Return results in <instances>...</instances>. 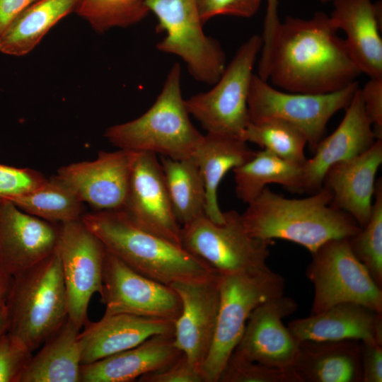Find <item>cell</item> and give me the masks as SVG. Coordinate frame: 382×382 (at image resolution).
Returning a JSON list of instances; mask_svg holds the SVG:
<instances>
[{"label":"cell","instance_id":"42","mask_svg":"<svg viewBox=\"0 0 382 382\" xmlns=\"http://www.w3.org/2000/svg\"><path fill=\"white\" fill-rule=\"evenodd\" d=\"M278 0H267V8L264 21L262 47L258 63V69L263 70L266 67L270 56L272 43L281 23L278 16Z\"/></svg>","mask_w":382,"mask_h":382},{"label":"cell","instance_id":"18","mask_svg":"<svg viewBox=\"0 0 382 382\" xmlns=\"http://www.w3.org/2000/svg\"><path fill=\"white\" fill-rule=\"evenodd\" d=\"M59 228L0 198V270L13 277L48 257L57 248Z\"/></svg>","mask_w":382,"mask_h":382},{"label":"cell","instance_id":"6","mask_svg":"<svg viewBox=\"0 0 382 382\" xmlns=\"http://www.w3.org/2000/svg\"><path fill=\"white\" fill-rule=\"evenodd\" d=\"M283 277L268 270L219 274L220 303L215 333L203 364L204 382H218L221 372L244 332L253 311L262 303L284 294Z\"/></svg>","mask_w":382,"mask_h":382},{"label":"cell","instance_id":"26","mask_svg":"<svg viewBox=\"0 0 382 382\" xmlns=\"http://www.w3.org/2000/svg\"><path fill=\"white\" fill-rule=\"evenodd\" d=\"M255 151L243 140L227 135L207 133L192 158L197 165L205 187V216L221 224L224 212L219 205L217 190L226 173L251 159Z\"/></svg>","mask_w":382,"mask_h":382},{"label":"cell","instance_id":"25","mask_svg":"<svg viewBox=\"0 0 382 382\" xmlns=\"http://www.w3.org/2000/svg\"><path fill=\"white\" fill-rule=\"evenodd\" d=\"M300 382H362L361 342H299L292 366Z\"/></svg>","mask_w":382,"mask_h":382},{"label":"cell","instance_id":"14","mask_svg":"<svg viewBox=\"0 0 382 382\" xmlns=\"http://www.w3.org/2000/svg\"><path fill=\"white\" fill-rule=\"evenodd\" d=\"M137 154L121 149L100 151L93 161L60 167L56 175L94 211L121 209Z\"/></svg>","mask_w":382,"mask_h":382},{"label":"cell","instance_id":"7","mask_svg":"<svg viewBox=\"0 0 382 382\" xmlns=\"http://www.w3.org/2000/svg\"><path fill=\"white\" fill-rule=\"evenodd\" d=\"M262 47V36H250L239 47L212 88L185 100L190 115L201 124L207 133L241 139L250 123L248 98L254 66Z\"/></svg>","mask_w":382,"mask_h":382},{"label":"cell","instance_id":"28","mask_svg":"<svg viewBox=\"0 0 382 382\" xmlns=\"http://www.w3.org/2000/svg\"><path fill=\"white\" fill-rule=\"evenodd\" d=\"M79 0H36L0 35V52L23 56L32 51L59 21L75 11Z\"/></svg>","mask_w":382,"mask_h":382},{"label":"cell","instance_id":"30","mask_svg":"<svg viewBox=\"0 0 382 382\" xmlns=\"http://www.w3.org/2000/svg\"><path fill=\"white\" fill-rule=\"evenodd\" d=\"M160 162L173 212L181 226L205 215V187L195 161L163 156Z\"/></svg>","mask_w":382,"mask_h":382},{"label":"cell","instance_id":"1","mask_svg":"<svg viewBox=\"0 0 382 382\" xmlns=\"http://www.w3.org/2000/svg\"><path fill=\"white\" fill-rule=\"evenodd\" d=\"M330 16H287L274 37L264 80L286 91L328 93L356 81L361 74L337 35Z\"/></svg>","mask_w":382,"mask_h":382},{"label":"cell","instance_id":"38","mask_svg":"<svg viewBox=\"0 0 382 382\" xmlns=\"http://www.w3.org/2000/svg\"><path fill=\"white\" fill-rule=\"evenodd\" d=\"M261 2L262 0H197L204 24L219 16L251 18L258 11Z\"/></svg>","mask_w":382,"mask_h":382},{"label":"cell","instance_id":"9","mask_svg":"<svg viewBox=\"0 0 382 382\" xmlns=\"http://www.w3.org/2000/svg\"><path fill=\"white\" fill-rule=\"evenodd\" d=\"M224 218L223 223L217 224L203 215L182 226V247L221 275L268 270L269 247L273 241L251 236L235 210L224 212Z\"/></svg>","mask_w":382,"mask_h":382},{"label":"cell","instance_id":"44","mask_svg":"<svg viewBox=\"0 0 382 382\" xmlns=\"http://www.w3.org/2000/svg\"><path fill=\"white\" fill-rule=\"evenodd\" d=\"M13 277L0 270V303L6 302L8 295Z\"/></svg>","mask_w":382,"mask_h":382},{"label":"cell","instance_id":"3","mask_svg":"<svg viewBox=\"0 0 382 382\" xmlns=\"http://www.w3.org/2000/svg\"><path fill=\"white\" fill-rule=\"evenodd\" d=\"M81 221L105 250L134 271L171 286L218 274L199 257L135 225L121 209L86 212Z\"/></svg>","mask_w":382,"mask_h":382},{"label":"cell","instance_id":"36","mask_svg":"<svg viewBox=\"0 0 382 382\" xmlns=\"http://www.w3.org/2000/svg\"><path fill=\"white\" fill-rule=\"evenodd\" d=\"M40 172L0 163V198L11 199L25 194L46 180Z\"/></svg>","mask_w":382,"mask_h":382},{"label":"cell","instance_id":"33","mask_svg":"<svg viewBox=\"0 0 382 382\" xmlns=\"http://www.w3.org/2000/svg\"><path fill=\"white\" fill-rule=\"evenodd\" d=\"M147 0H79L75 12L97 33L139 23L150 13Z\"/></svg>","mask_w":382,"mask_h":382},{"label":"cell","instance_id":"11","mask_svg":"<svg viewBox=\"0 0 382 382\" xmlns=\"http://www.w3.org/2000/svg\"><path fill=\"white\" fill-rule=\"evenodd\" d=\"M359 88L355 81L328 93L284 92L254 74L248 98L250 122L275 118L290 123L305 135L313 151L324 137L330 118L347 108Z\"/></svg>","mask_w":382,"mask_h":382},{"label":"cell","instance_id":"2","mask_svg":"<svg viewBox=\"0 0 382 382\" xmlns=\"http://www.w3.org/2000/svg\"><path fill=\"white\" fill-rule=\"evenodd\" d=\"M332 198L324 186L301 199L286 198L266 187L241 216L253 238L289 241L311 253L330 240L349 238L361 229L349 214L330 205Z\"/></svg>","mask_w":382,"mask_h":382},{"label":"cell","instance_id":"10","mask_svg":"<svg viewBox=\"0 0 382 382\" xmlns=\"http://www.w3.org/2000/svg\"><path fill=\"white\" fill-rule=\"evenodd\" d=\"M306 275L314 287L310 315L354 302L382 313V289L354 255L348 238L330 240L314 252Z\"/></svg>","mask_w":382,"mask_h":382},{"label":"cell","instance_id":"19","mask_svg":"<svg viewBox=\"0 0 382 382\" xmlns=\"http://www.w3.org/2000/svg\"><path fill=\"white\" fill-rule=\"evenodd\" d=\"M345 110L335 130L318 142L313 156L303 165V192L313 194L318 191L330 166L362 154L378 139L359 88Z\"/></svg>","mask_w":382,"mask_h":382},{"label":"cell","instance_id":"24","mask_svg":"<svg viewBox=\"0 0 382 382\" xmlns=\"http://www.w3.org/2000/svg\"><path fill=\"white\" fill-rule=\"evenodd\" d=\"M182 354L175 345L173 335H156L132 348L82 365L81 381H133L168 366Z\"/></svg>","mask_w":382,"mask_h":382},{"label":"cell","instance_id":"35","mask_svg":"<svg viewBox=\"0 0 382 382\" xmlns=\"http://www.w3.org/2000/svg\"><path fill=\"white\" fill-rule=\"evenodd\" d=\"M218 382H300L291 369H278L250 361L233 352Z\"/></svg>","mask_w":382,"mask_h":382},{"label":"cell","instance_id":"4","mask_svg":"<svg viewBox=\"0 0 382 382\" xmlns=\"http://www.w3.org/2000/svg\"><path fill=\"white\" fill-rule=\"evenodd\" d=\"M181 66L175 63L153 105L141 116L108 127L104 137L113 146L173 159L192 158L203 134L190 119L181 88Z\"/></svg>","mask_w":382,"mask_h":382},{"label":"cell","instance_id":"27","mask_svg":"<svg viewBox=\"0 0 382 382\" xmlns=\"http://www.w3.org/2000/svg\"><path fill=\"white\" fill-rule=\"evenodd\" d=\"M80 329L68 318L32 356L20 382L81 381Z\"/></svg>","mask_w":382,"mask_h":382},{"label":"cell","instance_id":"43","mask_svg":"<svg viewBox=\"0 0 382 382\" xmlns=\"http://www.w3.org/2000/svg\"><path fill=\"white\" fill-rule=\"evenodd\" d=\"M36 0H0V35L10 23Z\"/></svg>","mask_w":382,"mask_h":382},{"label":"cell","instance_id":"20","mask_svg":"<svg viewBox=\"0 0 382 382\" xmlns=\"http://www.w3.org/2000/svg\"><path fill=\"white\" fill-rule=\"evenodd\" d=\"M382 163V139L362 154L330 166L323 186L330 190V205L349 214L362 228L372 209L376 175Z\"/></svg>","mask_w":382,"mask_h":382},{"label":"cell","instance_id":"34","mask_svg":"<svg viewBox=\"0 0 382 382\" xmlns=\"http://www.w3.org/2000/svg\"><path fill=\"white\" fill-rule=\"evenodd\" d=\"M356 257L382 289V180H376L370 218L367 224L348 238Z\"/></svg>","mask_w":382,"mask_h":382},{"label":"cell","instance_id":"31","mask_svg":"<svg viewBox=\"0 0 382 382\" xmlns=\"http://www.w3.org/2000/svg\"><path fill=\"white\" fill-rule=\"evenodd\" d=\"M23 212L50 223L81 220L85 204L56 175L34 190L11 199Z\"/></svg>","mask_w":382,"mask_h":382},{"label":"cell","instance_id":"5","mask_svg":"<svg viewBox=\"0 0 382 382\" xmlns=\"http://www.w3.org/2000/svg\"><path fill=\"white\" fill-rule=\"evenodd\" d=\"M7 332L30 352L41 347L68 318L59 254L55 250L13 276L6 300Z\"/></svg>","mask_w":382,"mask_h":382},{"label":"cell","instance_id":"40","mask_svg":"<svg viewBox=\"0 0 382 382\" xmlns=\"http://www.w3.org/2000/svg\"><path fill=\"white\" fill-rule=\"evenodd\" d=\"M359 89L375 134L378 139H382V78H370Z\"/></svg>","mask_w":382,"mask_h":382},{"label":"cell","instance_id":"15","mask_svg":"<svg viewBox=\"0 0 382 382\" xmlns=\"http://www.w3.org/2000/svg\"><path fill=\"white\" fill-rule=\"evenodd\" d=\"M139 228L182 246L177 221L156 154L138 152L121 209Z\"/></svg>","mask_w":382,"mask_h":382},{"label":"cell","instance_id":"16","mask_svg":"<svg viewBox=\"0 0 382 382\" xmlns=\"http://www.w3.org/2000/svg\"><path fill=\"white\" fill-rule=\"evenodd\" d=\"M297 308L294 299L284 294L260 304L250 315L233 352L268 366L291 369L299 342L282 319L294 313Z\"/></svg>","mask_w":382,"mask_h":382},{"label":"cell","instance_id":"21","mask_svg":"<svg viewBox=\"0 0 382 382\" xmlns=\"http://www.w3.org/2000/svg\"><path fill=\"white\" fill-rule=\"evenodd\" d=\"M83 326L79 333L82 365L132 348L151 336L174 332L173 321L127 313H104Z\"/></svg>","mask_w":382,"mask_h":382},{"label":"cell","instance_id":"8","mask_svg":"<svg viewBox=\"0 0 382 382\" xmlns=\"http://www.w3.org/2000/svg\"><path fill=\"white\" fill-rule=\"evenodd\" d=\"M146 6L156 18V32L166 34L156 49L180 57L195 80L214 85L226 57L219 42L205 34L197 0H147Z\"/></svg>","mask_w":382,"mask_h":382},{"label":"cell","instance_id":"29","mask_svg":"<svg viewBox=\"0 0 382 382\" xmlns=\"http://www.w3.org/2000/svg\"><path fill=\"white\" fill-rule=\"evenodd\" d=\"M237 197L248 204L271 183L294 192H303L302 166L285 161L262 149L233 169Z\"/></svg>","mask_w":382,"mask_h":382},{"label":"cell","instance_id":"22","mask_svg":"<svg viewBox=\"0 0 382 382\" xmlns=\"http://www.w3.org/2000/svg\"><path fill=\"white\" fill-rule=\"evenodd\" d=\"M330 18L345 32L347 48L361 73L382 78L381 3L371 0H334Z\"/></svg>","mask_w":382,"mask_h":382},{"label":"cell","instance_id":"17","mask_svg":"<svg viewBox=\"0 0 382 382\" xmlns=\"http://www.w3.org/2000/svg\"><path fill=\"white\" fill-rule=\"evenodd\" d=\"M182 301L174 322V343L189 362L202 373L213 342L220 303L219 274L207 279L170 286Z\"/></svg>","mask_w":382,"mask_h":382},{"label":"cell","instance_id":"39","mask_svg":"<svg viewBox=\"0 0 382 382\" xmlns=\"http://www.w3.org/2000/svg\"><path fill=\"white\" fill-rule=\"evenodd\" d=\"M141 382H204L202 373L183 354L168 366L139 378Z\"/></svg>","mask_w":382,"mask_h":382},{"label":"cell","instance_id":"45","mask_svg":"<svg viewBox=\"0 0 382 382\" xmlns=\"http://www.w3.org/2000/svg\"><path fill=\"white\" fill-rule=\"evenodd\" d=\"M8 320L6 303H0V339L8 331Z\"/></svg>","mask_w":382,"mask_h":382},{"label":"cell","instance_id":"32","mask_svg":"<svg viewBox=\"0 0 382 382\" xmlns=\"http://www.w3.org/2000/svg\"><path fill=\"white\" fill-rule=\"evenodd\" d=\"M241 139L299 166H303L307 159L304 154L308 144L305 135L291 124L279 119L250 122Z\"/></svg>","mask_w":382,"mask_h":382},{"label":"cell","instance_id":"41","mask_svg":"<svg viewBox=\"0 0 382 382\" xmlns=\"http://www.w3.org/2000/svg\"><path fill=\"white\" fill-rule=\"evenodd\" d=\"M361 342L362 382L382 381V343L369 340Z\"/></svg>","mask_w":382,"mask_h":382},{"label":"cell","instance_id":"12","mask_svg":"<svg viewBox=\"0 0 382 382\" xmlns=\"http://www.w3.org/2000/svg\"><path fill=\"white\" fill-rule=\"evenodd\" d=\"M57 250L67 300V314L79 329L88 321L91 297L102 292L106 250L81 220L60 224Z\"/></svg>","mask_w":382,"mask_h":382},{"label":"cell","instance_id":"23","mask_svg":"<svg viewBox=\"0 0 382 382\" xmlns=\"http://www.w3.org/2000/svg\"><path fill=\"white\" fill-rule=\"evenodd\" d=\"M299 341L373 340L382 343V313L354 302L339 303L288 325Z\"/></svg>","mask_w":382,"mask_h":382},{"label":"cell","instance_id":"46","mask_svg":"<svg viewBox=\"0 0 382 382\" xmlns=\"http://www.w3.org/2000/svg\"><path fill=\"white\" fill-rule=\"evenodd\" d=\"M334 0H320V1L323 4H325V3H328V2H332Z\"/></svg>","mask_w":382,"mask_h":382},{"label":"cell","instance_id":"13","mask_svg":"<svg viewBox=\"0 0 382 382\" xmlns=\"http://www.w3.org/2000/svg\"><path fill=\"white\" fill-rule=\"evenodd\" d=\"M105 314L127 313L175 322L182 301L170 286L134 271L106 250L100 294Z\"/></svg>","mask_w":382,"mask_h":382},{"label":"cell","instance_id":"37","mask_svg":"<svg viewBox=\"0 0 382 382\" xmlns=\"http://www.w3.org/2000/svg\"><path fill=\"white\" fill-rule=\"evenodd\" d=\"M32 356V352L4 334L0 339V382H20Z\"/></svg>","mask_w":382,"mask_h":382}]
</instances>
